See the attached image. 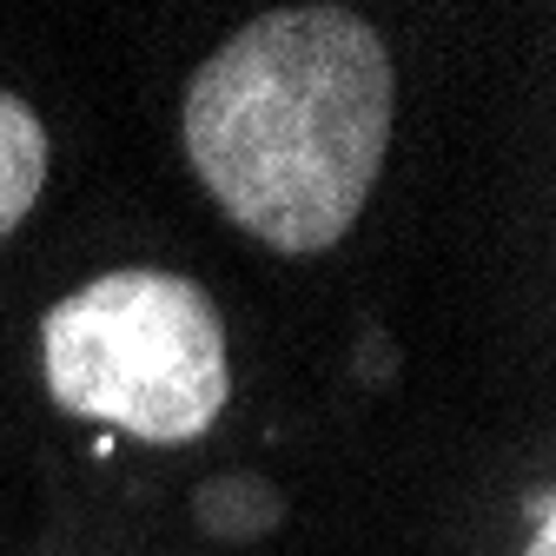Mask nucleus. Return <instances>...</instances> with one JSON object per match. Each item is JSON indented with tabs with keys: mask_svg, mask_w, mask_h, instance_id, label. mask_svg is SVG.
Instances as JSON below:
<instances>
[{
	"mask_svg": "<svg viewBox=\"0 0 556 556\" xmlns=\"http://www.w3.org/2000/svg\"><path fill=\"white\" fill-rule=\"evenodd\" d=\"M391 119V47L365 14L271 8L199 60L179 139L239 232L312 258L358 226L384 173Z\"/></svg>",
	"mask_w": 556,
	"mask_h": 556,
	"instance_id": "1",
	"label": "nucleus"
},
{
	"mask_svg": "<svg viewBox=\"0 0 556 556\" xmlns=\"http://www.w3.org/2000/svg\"><path fill=\"white\" fill-rule=\"evenodd\" d=\"M192 523L213 543H252V536L286 523V497L252 470H219L192 491Z\"/></svg>",
	"mask_w": 556,
	"mask_h": 556,
	"instance_id": "4",
	"label": "nucleus"
},
{
	"mask_svg": "<svg viewBox=\"0 0 556 556\" xmlns=\"http://www.w3.org/2000/svg\"><path fill=\"white\" fill-rule=\"evenodd\" d=\"M523 556H556V497L549 491H536V504H530V543H523Z\"/></svg>",
	"mask_w": 556,
	"mask_h": 556,
	"instance_id": "5",
	"label": "nucleus"
},
{
	"mask_svg": "<svg viewBox=\"0 0 556 556\" xmlns=\"http://www.w3.org/2000/svg\"><path fill=\"white\" fill-rule=\"evenodd\" d=\"M47 397L139 444H192L232 404L226 318L179 271L126 265L74 286L40 318Z\"/></svg>",
	"mask_w": 556,
	"mask_h": 556,
	"instance_id": "2",
	"label": "nucleus"
},
{
	"mask_svg": "<svg viewBox=\"0 0 556 556\" xmlns=\"http://www.w3.org/2000/svg\"><path fill=\"white\" fill-rule=\"evenodd\" d=\"M47 160H53V139H47L40 113L21 93H0V239H14L21 219L40 205Z\"/></svg>",
	"mask_w": 556,
	"mask_h": 556,
	"instance_id": "3",
	"label": "nucleus"
}]
</instances>
